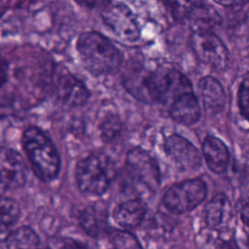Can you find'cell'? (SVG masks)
Segmentation results:
<instances>
[{
	"instance_id": "1",
	"label": "cell",
	"mask_w": 249,
	"mask_h": 249,
	"mask_svg": "<svg viewBox=\"0 0 249 249\" xmlns=\"http://www.w3.org/2000/svg\"><path fill=\"white\" fill-rule=\"evenodd\" d=\"M76 50L85 68L93 76L116 72L124 59L120 49L97 31L81 33L76 41Z\"/></svg>"
},
{
	"instance_id": "2",
	"label": "cell",
	"mask_w": 249,
	"mask_h": 249,
	"mask_svg": "<svg viewBox=\"0 0 249 249\" xmlns=\"http://www.w3.org/2000/svg\"><path fill=\"white\" fill-rule=\"evenodd\" d=\"M22 147L36 176L44 182L56 179L60 158L51 138L40 128L30 126L22 134Z\"/></svg>"
},
{
	"instance_id": "3",
	"label": "cell",
	"mask_w": 249,
	"mask_h": 249,
	"mask_svg": "<svg viewBox=\"0 0 249 249\" xmlns=\"http://www.w3.org/2000/svg\"><path fill=\"white\" fill-rule=\"evenodd\" d=\"M116 169L111 159L102 153H93L78 161L75 170L79 190L86 195L101 196L111 186Z\"/></svg>"
},
{
	"instance_id": "4",
	"label": "cell",
	"mask_w": 249,
	"mask_h": 249,
	"mask_svg": "<svg viewBox=\"0 0 249 249\" xmlns=\"http://www.w3.org/2000/svg\"><path fill=\"white\" fill-rule=\"evenodd\" d=\"M207 188L201 179H187L171 185L163 194L162 203L175 214H184L199 205L206 197Z\"/></svg>"
},
{
	"instance_id": "5",
	"label": "cell",
	"mask_w": 249,
	"mask_h": 249,
	"mask_svg": "<svg viewBox=\"0 0 249 249\" xmlns=\"http://www.w3.org/2000/svg\"><path fill=\"white\" fill-rule=\"evenodd\" d=\"M190 45L196 58L218 70H224L229 62V51L224 42L214 32L198 28L190 36Z\"/></svg>"
},
{
	"instance_id": "6",
	"label": "cell",
	"mask_w": 249,
	"mask_h": 249,
	"mask_svg": "<svg viewBox=\"0 0 249 249\" xmlns=\"http://www.w3.org/2000/svg\"><path fill=\"white\" fill-rule=\"evenodd\" d=\"M102 19L104 24L121 40L136 42L141 30L136 16L124 3H109L104 7Z\"/></svg>"
},
{
	"instance_id": "7",
	"label": "cell",
	"mask_w": 249,
	"mask_h": 249,
	"mask_svg": "<svg viewBox=\"0 0 249 249\" xmlns=\"http://www.w3.org/2000/svg\"><path fill=\"white\" fill-rule=\"evenodd\" d=\"M128 175L150 192H156L160 185V171L155 158L141 148L128 151L125 159Z\"/></svg>"
},
{
	"instance_id": "8",
	"label": "cell",
	"mask_w": 249,
	"mask_h": 249,
	"mask_svg": "<svg viewBox=\"0 0 249 249\" xmlns=\"http://www.w3.org/2000/svg\"><path fill=\"white\" fill-rule=\"evenodd\" d=\"M27 179V168L20 154L10 148L0 149V196L21 188Z\"/></svg>"
},
{
	"instance_id": "9",
	"label": "cell",
	"mask_w": 249,
	"mask_h": 249,
	"mask_svg": "<svg viewBox=\"0 0 249 249\" xmlns=\"http://www.w3.org/2000/svg\"><path fill=\"white\" fill-rule=\"evenodd\" d=\"M167 158L181 170L190 171L199 168L201 156L196 146L179 134L169 135L163 144Z\"/></svg>"
},
{
	"instance_id": "10",
	"label": "cell",
	"mask_w": 249,
	"mask_h": 249,
	"mask_svg": "<svg viewBox=\"0 0 249 249\" xmlns=\"http://www.w3.org/2000/svg\"><path fill=\"white\" fill-rule=\"evenodd\" d=\"M54 91L57 98L69 107L84 105L90 96L87 86L66 69H57L54 79Z\"/></svg>"
},
{
	"instance_id": "11",
	"label": "cell",
	"mask_w": 249,
	"mask_h": 249,
	"mask_svg": "<svg viewBox=\"0 0 249 249\" xmlns=\"http://www.w3.org/2000/svg\"><path fill=\"white\" fill-rule=\"evenodd\" d=\"M197 89L208 115L214 116L224 110L227 99L226 92L218 79L213 76L202 77L197 83Z\"/></svg>"
},
{
	"instance_id": "12",
	"label": "cell",
	"mask_w": 249,
	"mask_h": 249,
	"mask_svg": "<svg viewBox=\"0 0 249 249\" xmlns=\"http://www.w3.org/2000/svg\"><path fill=\"white\" fill-rule=\"evenodd\" d=\"M168 114L176 123L185 125L196 124L200 118V107L194 91L184 92L172 100L168 105Z\"/></svg>"
},
{
	"instance_id": "13",
	"label": "cell",
	"mask_w": 249,
	"mask_h": 249,
	"mask_svg": "<svg viewBox=\"0 0 249 249\" xmlns=\"http://www.w3.org/2000/svg\"><path fill=\"white\" fill-rule=\"evenodd\" d=\"M201 151L211 171L217 174L226 171L230 160V152L221 139L211 135L206 136L202 142Z\"/></svg>"
},
{
	"instance_id": "14",
	"label": "cell",
	"mask_w": 249,
	"mask_h": 249,
	"mask_svg": "<svg viewBox=\"0 0 249 249\" xmlns=\"http://www.w3.org/2000/svg\"><path fill=\"white\" fill-rule=\"evenodd\" d=\"M146 210V205L141 199H127L114 208L113 219L117 225L124 229H133L142 223Z\"/></svg>"
},
{
	"instance_id": "15",
	"label": "cell",
	"mask_w": 249,
	"mask_h": 249,
	"mask_svg": "<svg viewBox=\"0 0 249 249\" xmlns=\"http://www.w3.org/2000/svg\"><path fill=\"white\" fill-rule=\"evenodd\" d=\"M204 222L210 229L222 228L231 217V203L224 194H217L205 205Z\"/></svg>"
},
{
	"instance_id": "16",
	"label": "cell",
	"mask_w": 249,
	"mask_h": 249,
	"mask_svg": "<svg viewBox=\"0 0 249 249\" xmlns=\"http://www.w3.org/2000/svg\"><path fill=\"white\" fill-rule=\"evenodd\" d=\"M78 222L82 229L90 236L97 237L107 228L106 213L95 205H89L80 210Z\"/></svg>"
},
{
	"instance_id": "17",
	"label": "cell",
	"mask_w": 249,
	"mask_h": 249,
	"mask_svg": "<svg viewBox=\"0 0 249 249\" xmlns=\"http://www.w3.org/2000/svg\"><path fill=\"white\" fill-rule=\"evenodd\" d=\"M6 241L7 249H41L39 235L27 226H22L12 231Z\"/></svg>"
},
{
	"instance_id": "18",
	"label": "cell",
	"mask_w": 249,
	"mask_h": 249,
	"mask_svg": "<svg viewBox=\"0 0 249 249\" xmlns=\"http://www.w3.org/2000/svg\"><path fill=\"white\" fill-rule=\"evenodd\" d=\"M20 216V209L15 200L0 197V240H6L12 228Z\"/></svg>"
},
{
	"instance_id": "19",
	"label": "cell",
	"mask_w": 249,
	"mask_h": 249,
	"mask_svg": "<svg viewBox=\"0 0 249 249\" xmlns=\"http://www.w3.org/2000/svg\"><path fill=\"white\" fill-rule=\"evenodd\" d=\"M165 6L171 17L182 21L192 18L198 11L206 9V0H165Z\"/></svg>"
},
{
	"instance_id": "20",
	"label": "cell",
	"mask_w": 249,
	"mask_h": 249,
	"mask_svg": "<svg viewBox=\"0 0 249 249\" xmlns=\"http://www.w3.org/2000/svg\"><path fill=\"white\" fill-rule=\"evenodd\" d=\"M110 235L115 249H143L136 237L126 231H113Z\"/></svg>"
},
{
	"instance_id": "21",
	"label": "cell",
	"mask_w": 249,
	"mask_h": 249,
	"mask_svg": "<svg viewBox=\"0 0 249 249\" xmlns=\"http://www.w3.org/2000/svg\"><path fill=\"white\" fill-rule=\"evenodd\" d=\"M99 130L103 141L111 142L121 132V122L115 116H107L101 121Z\"/></svg>"
},
{
	"instance_id": "22",
	"label": "cell",
	"mask_w": 249,
	"mask_h": 249,
	"mask_svg": "<svg viewBox=\"0 0 249 249\" xmlns=\"http://www.w3.org/2000/svg\"><path fill=\"white\" fill-rule=\"evenodd\" d=\"M237 101L241 115L249 122V72L245 74L239 85Z\"/></svg>"
},
{
	"instance_id": "23",
	"label": "cell",
	"mask_w": 249,
	"mask_h": 249,
	"mask_svg": "<svg viewBox=\"0 0 249 249\" xmlns=\"http://www.w3.org/2000/svg\"><path fill=\"white\" fill-rule=\"evenodd\" d=\"M50 249H91L86 243L71 237L53 238L50 240Z\"/></svg>"
},
{
	"instance_id": "24",
	"label": "cell",
	"mask_w": 249,
	"mask_h": 249,
	"mask_svg": "<svg viewBox=\"0 0 249 249\" xmlns=\"http://www.w3.org/2000/svg\"><path fill=\"white\" fill-rule=\"evenodd\" d=\"M76 4L83 8L87 9H96V8H101V7H106L109 3L110 0H74Z\"/></svg>"
},
{
	"instance_id": "25",
	"label": "cell",
	"mask_w": 249,
	"mask_h": 249,
	"mask_svg": "<svg viewBox=\"0 0 249 249\" xmlns=\"http://www.w3.org/2000/svg\"><path fill=\"white\" fill-rule=\"evenodd\" d=\"M8 62L0 56V88L7 82L8 79Z\"/></svg>"
},
{
	"instance_id": "26",
	"label": "cell",
	"mask_w": 249,
	"mask_h": 249,
	"mask_svg": "<svg viewBox=\"0 0 249 249\" xmlns=\"http://www.w3.org/2000/svg\"><path fill=\"white\" fill-rule=\"evenodd\" d=\"M213 1L223 7H228V8L239 7L249 2V0H213Z\"/></svg>"
},
{
	"instance_id": "27",
	"label": "cell",
	"mask_w": 249,
	"mask_h": 249,
	"mask_svg": "<svg viewBox=\"0 0 249 249\" xmlns=\"http://www.w3.org/2000/svg\"><path fill=\"white\" fill-rule=\"evenodd\" d=\"M240 218L242 222L249 227V199L244 202L240 209Z\"/></svg>"
},
{
	"instance_id": "28",
	"label": "cell",
	"mask_w": 249,
	"mask_h": 249,
	"mask_svg": "<svg viewBox=\"0 0 249 249\" xmlns=\"http://www.w3.org/2000/svg\"><path fill=\"white\" fill-rule=\"evenodd\" d=\"M219 249H239L236 242L232 239L223 241L219 246Z\"/></svg>"
}]
</instances>
